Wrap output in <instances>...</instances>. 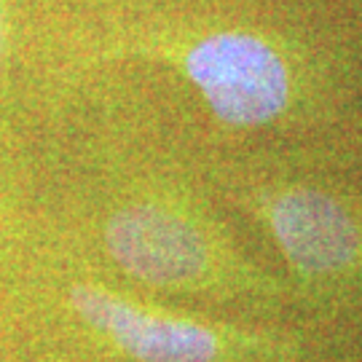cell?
<instances>
[{
    "mask_svg": "<svg viewBox=\"0 0 362 362\" xmlns=\"http://www.w3.org/2000/svg\"><path fill=\"white\" fill-rule=\"evenodd\" d=\"M269 223L290 266L306 276L349 272L362 258V231L344 204L314 188L276 196Z\"/></svg>",
    "mask_w": 362,
    "mask_h": 362,
    "instance_id": "3",
    "label": "cell"
},
{
    "mask_svg": "<svg viewBox=\"0 0 362 362\" xmlns=\"http://www.w3.org/2000/svg\"><path fill=\"white\" fill-rule=\"evenodd\" d=\"M185 70L212 113L228 124H266L290 100L285 59L266 40L247 33H218L199 40L185 57Z\"/></svg>",
    "mask_w": 362,
    "mask_h": 362,
    "instance_id": "1",
    "label": "cell"
},
{
    "mask_svg": "<svg viewBox=\"0 0 362 362\" xmlns=\"http://www.w3.org/2000/svg\"><path fill=\"white\" fill-rule=\"evenodd\" d=\"M73 306L89 325L105 330L121 349L140 362H212L220 341L204 325L148 314L140 306L105 296L94 287H76Z\"/></svg>",
    "mask_w": 362,
    "mask_h": 362,
    "instance_id": "4",
    "label": "cell"
},
{
    "mask_svg": "<svg viewBox=\"0 0 362 362\" xmlns=\"http://www.w3.org/2000/svg\"><path fill=\"white\" fill-rule=\"evenodd\" d=\"M107 250L124 272L153 285H191L209 266L202 231L191 220L158 207L118 212L107 223Z\"/></svg>",
    "mask_w": 362,
    "mask_h": 362,
    "instance_id": "2",
    "label": "cell"
}]
</instances>
